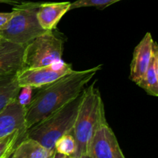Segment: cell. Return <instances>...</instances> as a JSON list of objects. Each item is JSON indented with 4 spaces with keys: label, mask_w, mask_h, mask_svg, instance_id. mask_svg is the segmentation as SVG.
Here are the masks:
<instances>
[{
    "label": "cell",
    "mask_w": 158,
    "mask_h": 158,
    "mask_svg": "<svg viewBox=\"0 0 158 158\" xmlns=\"http://www.w3.org/2000/svg\"><path fill=\"white\" fill-rule=\"evenodd\" d=\"M101 68L100 64L83 71H73L49 85L37 88L38 91L26 107V129L80 95Z\"/></svg>",
    "instance_id": "cell-1"
},
{
    "label": "cell",
    "mask_w": 158,
    "mask_h": 158,
    "mask_svg": "<svg viewBox=\"0 0 158 158\" xmlns=\"http://www.w3.org/2000/svg\"><path fill=\"white\" fill-rule=\"evenodd\" d=\"M104 104L95 82L83 91V96L77 112L72 134L77 149L73 158L87 156L89 142L97 129L106 123Z\"/></svg>",
    "instance_id": "cell-2"
},
{
    "label": "cell",
    "mask_w": 158,
    "mask_h": 158,
    "mask_svg": "<svg viewBox=\"0 0 158 158\" xmlns=\"http://www.w3.org/2000/svg\"><path fill=\"white\" fill-rule=\"evenodd\" d=\"M82 96L83 91L73 100L26 129L23 138L32 139L47 150H55L57 139L66 133H72Z\"/></svg>",
    "instance_id": "cell-3"
},
{
    "label": "cell",
    "mask_w": 158,
    "mask_h": 158,
    "mask_svg": "<svg viewBox=\"0 0 158 158\" xmlns=\"http://www.w3.org/2000/svg\"><path fill=\"white\" fill-rule=\"evenodd\" d=\"M41 2H22L12 9V16L2 30L0 37L11 43L26 46L46 30L37 19V11Z\"/></svg>",
    "instance_id": "cell-4"
},
{
    "label": "cell",
    "mask_w": 158,
    "mask_h": 158,
    "mask_svg": "<svg viewBox=\"0 0 158 158\" xmlns=\"http://www.w3.org/2000/svg\"><path fill=\"white\" fill-rule=\"evenodd\" d=\"M65 38L56 29L46 31L25 46L23 68L48 66L62 60Z\"/></svg>",
    "instance_id": "cell-5"
},
{
    "label": "cell",
    "mask_w": 158,
    "mask_h": 158,
    "mask_svg": "<svg viewBox=\"0 0 158 158\" xmlns=\"http://www.w3.org/2000/svg\"><path fill=\"white\" fill-rule=\"evenodd\" d=\"M74 71L70 64L60 60L57 63L40 68H23L15 74L20 88H40L58 80Z\"/></svg>",
    "instance_id": "cell-6"
},
{
    "label": "cell",
    "mask_w": 158,
    "mask_h": 158,
    "mask_svg": "<svg viewBox=\"0 0 158 158\" xmlns=\"http://www.w3.org/2000/svg\"><path fill=\"white\" fill-rule=\"evenodd\" d=\"M89 158H126L117 137L107 122L94 133L88 147Z\"/></svg>",
    "instance_id": "cell-7"
},
{
    "label": "cell",
    "mask_w": 158,
    "mask_h": 158,
    "mask_svg": "<svg viewBox=\"0 0 158 158\" xmlns=\"http://www.w3.org/2000/svg\"><path fill=\"white\" fill-rule=\"evenodd\" d=\"M154 40L151 33H147L140 43L137 45L133 53L131 64L130 78L135 84L141 81L152 56Z\"/></svg>",
    "instance_id": "cell-8"
},
{
    "label": "cell",
    "mask_w": 158,
    "mask_h": 158,
    "mask_svg": "<svg viewBox=\"0 0 158 158\" xmlns=\"http://www.w3.org/2000/svg\"><path fill=\"white\" fill-rule=\"evenodd\" d=\"M24 48L0 38V77L16 74L23 68Z\"/></svg>",
    "instance_id": "cell-9"
},
{
    "label": "cell",
    "mask_w": 158,
    "mask_h": 158,
    "mask_svg": "<svg viewBox=\"0 0 158 158\" xmlns=\"http://www.w3.org/2000/svg\"><path fill=\"white\" fill-rule=\"evenodd\" d=\"M19 129H26V106L12 101L0 112V139Z\"/></svg>",
    "instance_id": "cell-10"
},
{
    "label": "cell",
    "mask_w": 158,
    "mask_h": 158,
    "mask_svg": "<svg viewBox=\"0 0 158 158\" xmlns=\"http://www.w3.org/2000/svg\"><path fill=\"white\" fill-rule=\"evenodd\" d=\"M70 5L69 2L40 3L37 19L41 27L46 31L56 29L62 17L69 11Z\"/></svg>",
    "instance_id": "cell-11"
},
{
    "label": "cell",
    "mask_w": 158,
    "mask_h": 158,
    "mask_svg": "<svg viewBox=\"0 0 158 158\" xmlns=\"http://www.w3.org/2000/svg\"><path fill=\"white\" fill-rule=\"evenodd\" d=\"M55 152L47 150L34 139L23 138L17 144L10 158H49Z\"/></svg>",
    "instance_id": "cell-12"
},
{
    "label": "cell",
    "mask_w": 158,
    "mask_h": 158,
    "mask_svg": "<svg viewBox=\"0 0 158 158\" xmlns=\"http://www.w3.org/2000/svg\"><path fill=\"white\" fill-rule=\"evenodd\" d=\"M137 85L150 95L158 96V46L156 42L148 68Z\"/></svg>",
    "instance_id": "cell-13"
},
{
    "label": "cell",
    "mask_w": 158,
    "mask_h": 158,
    "mask_svg": "<svg viewBox=\"0 0 158 158\" xmlns=\"http://www.w3.org/2000/svg\"><path fill=\"white\" fill-rule=\"evenodd\" d=\"M20 88L15 74L0 77V112L17 99Z\"/></svg>",
    "instance_id": "cell-14"
},
{
    "label": "cell",
    "mask_w": 158,
    "mask_h": 158,
    "mask_svg": "<svg viewBox=\"0 0 158 158\" xmlns=\"http://www.w3.org/2000/svg\"><path fill=\"white\" fill-rule=\"evenodd\" d=\"M26 129H19L0 139V158H9L17 144L23 139Z\"/></svg>",
    "instance_id": "cell-15"
},
{
    "label": "cell",
    "mask_w": 158,
    "mask_h": 158,
    "mask_svg": "<svg viewBox=\"0 0 158 158\" xmlns=\"http://www.w3.org/2000/svg\"><path fill=\"white\" fill-rule=\"evenodd\" d=\"M77 145L72 133H66L59 138L55 143V150L56 153L63 156H73L76 152Z\"/></svg>",
    "instance_id": "cell-16"
},
{
    "label": "cell",
    "mask_w": 158,
    "mask_h": 158,
    "mask_svg": "<svg viewBox=\"0 0 158 158\" xmlns=\"http://www.w3.org/2000/svg\"><path fill=\"white\" fill-rule=\"evenodd\" d=\"M119 1L120 0H77L71 3L69 10L82 7H96L99 9H103Z\"/></svg>",
    "instance_id": "cell-17"
},
{
    "label": "cell",
    "mask_w": 158,
    "mask_h": 158,
    "mask_svg": "<svg viewBox=\"0 0 158 158\" xmlns=\"http://www.w3.org/2000/svg\"><path fill=\"white\" fill-rule=\"evenodd\" d=\"M32 88L29 87H24V88H20L17 99L19 102L24 106L26 107L28 104L30 102L31 99H32Z\"/></svg>",
    "instance_id": "cell-18"
},
{
    "label": "cell",
    "mask_w": 158,
    "mask_h": 158,
    "mask_svg": "<svg viewBox=\"0 0 158 158\" xmlns=\"http://www.w3.org/2000/svg\"><path fill=\"white\" fill-rule=\"evenodd\" d=\"M12 11L10 12H0V30L7 25L12 16Z\"/></svg>",
    "instance_id": "cell-19"
},
{
    "label": "cell",
    "mask_w": 158,
    "mask_h": 158,
    "mask_svg": "<svg viewBox=\"0 0 158 158\" xmlns=\"http://www.w3.org/2000/svg\"><path fill=\"white\" fill-rule=\"evenodd\" d=\"M56 152H55V153H52V154L51 155L49 158H56Z\"/></svg>",
    "instance_id": "cell-20"
},
{
    "label": "cell",
    "mask_w": 158,
    "mask_h": 158,
    "mask_svg": "<svg viewBox=\"0 0 158 158\" xmlns=\"http://www.w3.org/2000/svg\"><path fill=\"white\" fill-rule=\"evenodd\" d=\"M61 158H73L72 156H63Z\"/></svg>",
    "instance_id": "cell-21"
},
{
    "label": "cell",
    "mask_w": 158,
    "mask_h": 158,
    "mask_svg": "<svg viewBox=\"0 0 158 158\" xmlns=\"http://www.w3.org/2000/svg\"><path fill=\"white\" fill-rule=\"evenodd\" d=\"M81 158H89L88 156H83V157H81Z\"/></svg>",
    "instance_id": "cell-22"
},
{
    "label": "cell",
    "mask_w": 158,
    "mask_h": 158,
    "mask_svg": "<svg viewBox=\"0 0 158 158\" xmlns=\"http://www.w3.org/2000/svg\"><path fill=\"white\" fill-rule=\"evenodd\" d=\"M0 38H1V37H0Z\"/></svg>",
    "instance_id": "cell-23"
},
{
    "label": "cell",
    "mask_w": 158,
    "mask_h": 158,
    "mask_svg": "<svg viewBox=\"0 0 158 158\" xmlns=\"http://www.w3.org/2000/svg\"><path fill=\"white\" fill-rule=\"evenodd\" d=\"M9 158H10V157H9Z\"/></svg>",
    "instance_id": "cell-24"
}]
</instances>
